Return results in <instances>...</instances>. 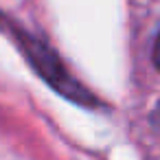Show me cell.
<instances>
[{
    "label": "cell",
    "mask_w": 160,
    "mask_h": 160,
    "mask_svg": "<svg viewBox=\"0 0 160 160\" xmlns=\"http://www.w3.org/2000/svg\"><path fill=\"white\" fill-rule=\"evenodd\" d=\"M153 64H156V68L160 70V33H158L156 44H153Z\"/></svg>",
    "instance_id": "obj_1"
},
{
    "label": "cell",
    "mask_w": 160,
    "mask_h": 160,
    "mask_svg": "<svg viewBox=\"0 0 160 160\" xmlns=\"http://www.w3.org/2000/svg\"><path fill=\"white\" fill-rule=\"evenodd\" d=\"M151 125H153V129H158L160 132V103L156 105V110L151 112Z\"/></svg>",
    "instance_id": "obj_2"
}]
</instances>
